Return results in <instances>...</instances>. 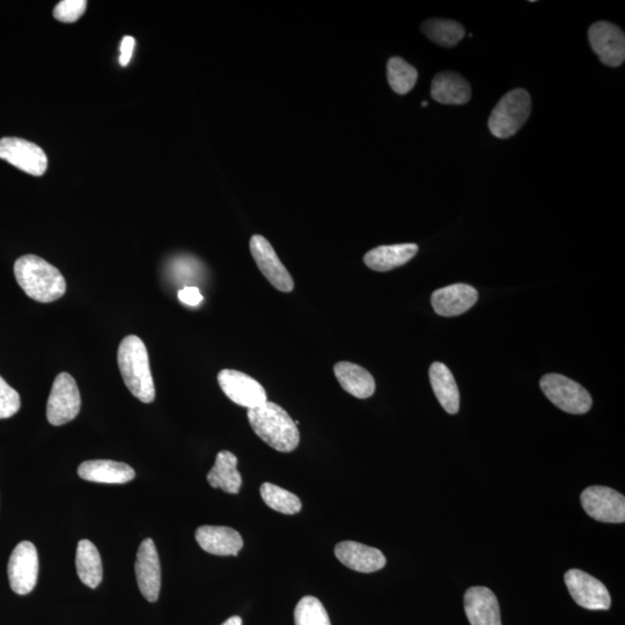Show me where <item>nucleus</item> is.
<instances>
[{"label":"nucleus","instance_id":"nucleus-30","mask_svg":"<svg viewBox=\"0 0 625 625\" xmlns=\"http://www.w3.org/2000/svg\"><path fill=\"white\" fill-rule=\"evenodd\" d=\"M20 407L19 393L0 377V419L16 415Z\"/></svg>","mask_w":625,"mask_h":625},{"label":"nucleus","instance_id":"nucleus-13","mask_svg":"<svg viewBox=\"0 0 625 625\" xmlns=\"http://www.w3.org/2000/svg\"><path fill=\"white\" fill-rule=\"evenodd\" d=\"M250 253H252L257 267L269 283L278 291L289 293L294 289V282L288 269L279 260L274 247L262 235H253L250 239Z\"/></svg>","mask_w":625,"mask_h":625},{"label":"nucleus","instance_id":"nucleus-2","mask_svg":"<svg viewBox=\"0 0 625 625\" xmlns=\"http://www.w3.org/2000/svg\"><path fill=\"white\" fill-rule=\"evenodd\" d=\"M247 417L257 437L274 450L290 453L298 447V425L278 404L267 401L260 407L248 410Z\"/></svg>","mask_w":625,"mask_h":625},{"label":"nucleus","instance_id":"nucleus-23","mask_svg":"<svg viewBox=\"0 0 625 625\" xmlns=\"http://www.w3.org/2000/svg\"><path fill=\"white\" fill-rule=\"evenodd\" d=\"M429 375L433 392L441 407L450 415L458 414L460 392L450 369L443 363H433Z\"/></svg>","mask_w":625,"mask_h":625},{"label":"nucleus","instance_id":"nucleus-1","mask_svg":"<svg viewBox=\"0 0 625 625\" xmlns=\"http://www.w3.org/2000/svg\"><path fill=\"white\" fill-rule=\"evenodd\" d=\"M14 276L29 298L42 304L53 303L62 298L66 281L61 271L42 257L25 255L14 263Z\"/></svg>","mask_w":625,"mask_h":625},{"label":"nucleus","instance_id":"nucleus-20","mask_svg":"<svg viewBox=\"0 0 625 625\" xmlns=\"http://www.w3.org/2000/svg\"><path fill=\"white\" fill-rule=\"evenodd\" d=\"M431 97L443 105H466L472 98V90L465 78L457 72H440L433 78Z\"/></svg>","mask_w":625,"mask_h":625},{"label":"nucleus","instance_id":"nucleus-17","mask_svg":"<svg viewBox=\"0 0 625 625\" xmlns=\"http://www.w3.org/2000/svg\"><path fill=\"white\" fill-rule=\"evenodd\" d=\"M465 610L472 625H502L497 597L487 587L469 588L465 594Z\"/></svg>","mask_w":625,"mask_h":625},{"label":"nucleus","instance_id":"nucleus-5","mask_svg":"<svg viewBox=\"0 0 625 625\" xmlns=\"http://www.w3.org/2000/svg\"><path fill=\"white\" fill-rule=\"evenodd\" d=\"M540 385L544 395L565 413L583 415L592 408V397L578 382L561 374H547Z\"/></svg>","mask_w":625,"mask_h":625},{"label":"nucleus","instance_id":"nucleus-15","mask_svg":"<svg viewBox=\"0 0 625 625\" xmlns=\"http://www.w3.org/2000/svg\"><path fill=\"white\" fill-rule=\"evenodd\" d=\"M335 555L347 568L362 573L379 571L387 563L385 555L379 549L354 541L338 543Z\"/></svg>","mask_w":625,"mask_h":625},{"label":"nucleus","instance_id":"nucleus-31","mask_svg":"<svg viewBox=\"0 0 625 625\" xmlns=\"http://www.w3.org/2000/svg\"><path fill=\"white\" fill-rule=\"evenodd\" d=\"M86 7L87 2L85 0H63V2L56 5L54 17L58 21L71 24V22H76L79 18H82Z\"/></svg>","mask_w":625,"mask_h":625},{"label":"nucleus","instance_id":"nucleus-27","mask_svg":"<svg viewBox=\"0 0 625 625\" xmlns=\"http://www.w3.org/2000/svg\"><path fill=\"white\" fill-rule=\"evenodd\" d=\"M388 83L400 95L409 93L415 87L418 72L413 65L401 57H392L387 64Z\"/></svg>","mask_w":625,"mask_h":625},{"label":"nucleus","instance_id":"nucleus-12","mask_svg":"<svg viewBox=\"0 0 625 625\" xmlns=\"http://www.w3.org/2000/svg\"><path fill=\"white\" fill-rule=\"evenodd\" d=\"M588 40L600 62L610 68L621 66L625 60V35L619 26L612 22H595L588 29Z\"/></svg>","mask_w":625,"mask_h":625},{"label":"nucleus","instance_id":"nucleus-8","mask_svg":"<svg viewBox=\"0 0 625 625\" xmlns=\"http://www.w3.org/2000/svg\"><path fill=\"white\" fill-rule=\"evenodd\" d=\"M0 159L34 176L47 171L48 158L40 146L17 137L0 139Z\"/></svg>","mask_w":625,"mask_h":625},{"label":"nucleus","instance_id":"nucleus-16","mask_svg":"<svg viewBox=\"0 0 625 625\" xmlns=\"http://www.w3.org/2000/svg\"><path fill=\"white\" fill-rule=\"evenodd\" d=\"M477 299L479 293L473 286L453 284L433 292L431 304L437 314L450 318L468 312Z\"/></svg>","mask_w":625,"mask_h":625},{"label":"nucleus","instance_id":"nucleus-19","mask_svg":"<svg viewBox=\"0 0 625 625\" xmlns=\"http://www.w3.org/2000/svg\"><path fill=\"white\" fill-rule=\"evenodd\" d=\"M83 480L95 483L124 484L135 479L134 468L127 463L112 460L85 461L78 468Z\"/></svg>","mask_w":625,"mask_h":625},{"label":"nucleus","instance_id":"nucleus-24","mask_svg":"<svg viewBox=\"0 0 625 625\" xmlns=\"http://www.w3.org/2000/svg\"><path fill=\"white\" fill-rule=\"evenodd\" d=\"M238 458L230 451L217 454L215 466L208 474V482L212 488L222 489L227 494H239L242 485L238 470Z\"/></svg>","mask_w":625,"mask_h":625},{"label":"nucleus","instance_id":"nucleus-18","mask_svg":"<svg viewBox=\"0 0 625 625\" xmlns=\"http://www.w3.org/2000/svg\"><path fill=\"white\" fill-rule=\"evenodd\" d=\"M195 538L207 553L217 556H238L244 547L239 532L225 526H202L197 529Z\"/></svg>","mask_w":625,"mask_h":625},{"label":"nucleus","instance_id":"nucleus-3","mask_svg":"<svg viewBox=\"0 0 625 625\" xmlns=\"http://www.w3.org/2000/svg\"><path fill=\"white\" fill-rule=\"evenodd\" d=\"M117 363L130 393L143 403H152L156 399V388L149 352L141 338L135 335L123 338L117 351Z\"/></svg>","mask_w":625,"mask_h":625},{"label":"nucleus","instance_id":"nucleus-14","mask_svg":"<svg viewBox=\"0 0 625 625\" xmlns=\"http://www.w3.org/2000/svg\"><path fill=\"white\" fill-rule=\"evenodd\" d=\"M135 569L143 597L149 602H156L161 588V566L158 550L152 539L144 540L139 546Z\"/></svg>","mask_w":625,"mask_h":625},{"label":"nucleus","instance_id":"nucleus-32","mask_svg":"<svg viewBox=\"0 0 625 625\" xmlns=\"http://www.w3.org/2000/svg\"><path fill=\"white\" fill-rule=\"evenodd\" d=\"M179 299L188 306H198L202 303L203 296L200 289L195 288V286H187L179 292Z\"/></svg>","mask_w":625,"mask_h":625},{"label":"nucleus","instance_id":"nucleus-21","mask_svg":"<svg viewBox=\"0 0 625 625\" xmlns=\"http://www.w3.org/2000/svg\"><path fill=\"white\" fill-rule=\"evenodd\" d=\"M334 373L344 391L357 399H369L375 392L374 378L362 366L341 362L334 366Z\"/></svg>","mask_w":625,"mask_h":625},{"label":"nucleus","instance_id":"nucleus-22","mask_svg":"<svg viewBox=\"0 0 625 625\" xmlns=\"http://www.w3.org/2000/svg\"><path fill=\"white\" fill-rule=\"evenodd\" d=\"M417 253L418 246L415 244L380 246L370 250L364 256V262L374 271H391L407 264Z\"/></svg>","mask_w":625,"mask_h":625},{"label":"nucleus","instance_id":"nucleus-33","mask_svg":"<svg viewBox=\"0 0 625 625\" xmlns=\"http://www.w3.org/2000/svg\"><path fill=\"white\" fill-rule=\"evenodd\" d=\"M135 46L136 40L132 36H124L120 48V64L122 66L129 65L132 55H134Z\"/></svg>","mask_w":625,"mask_h":625},{"label":"nucleus","instance_id":"nucleus-25","mask_svg":"<svg viewBox=\"0 0 625 625\" xmlns=\"http://www.w3.org/2000/svg\"><path fill=\"white\" fill-rule=\"evenodd\" d=\"M76 566L78 577L91 588H97L104 577L101 556L91 541L82 540L78 543Z\"/></svg>","mask_w":625,"mask_h":625},{"label":"nucleus","instance_id":"nucleus-28","mask_svg":"<svg viewBox=\"0 0 625 625\" xmlns=\"http://www.w3.org/2000/svg\"><path fill=\"white\" fill-rule=\"evenodd\" d=\"M261 497L270 509L283 514H297L303 507L298 496L272 483L262 484Z\"/></svg>","mask_w":625,"mask_h":625},{"label":"nucleus","instance_id":"nucleus-10","mask_svg":"<svg viewBox=\"0 0 625 625\" xmlns=\"http://www.w3.org/2000/svg\"><path fill=\"white\" fill-rule=\"evenodd\" d=\"M218 382L224 394L240 407L250 410L268 401L266 389L246 373L223 370L218 374Z\"/></svg>","mask_w":625,"mask_h":625},{"label":"nucleus","instance_id":"nucleus-9","mask_svg":"<svg viewBox=\"0 0 625 625\" xmlns=\"http://www.w3.org/2000/svg\"><path fill=\"white\" fill-rule=\"evenodd\" d=\"M580 500L585 512L594 520L607 524L625 521V498L620 492L595 485L584 490Z\"/></svg>","mask_w":625,"mask_h":625},{"label":"nucleus","instance_id":"nucleus-11","mask_svg":"<svg viewBox=\"0 0 625 625\" xmlns=\"http://www.w3.org/2000/svg\"><path fill=\"white\" fill-rule=\"evenodd\" d=\"M564 580L572 599L580 607L588 610H608L612 605L607 587L588 573L573 569L565 573Z\"/></svg>","mask_w":625,"mask_h":625},{"label":"nucleus","instance_id":"nucleus-35","mask_svg":"<svg viewBox=\"0 0 625 625\" xmlns=\"http://www.w3.org/2000/svg\"><path fill=\"white\" fill-rule=\"evenodd\" d=\"M422 106H423V107L428 106V102H426V101L422 102Z\"/></svg>","mask_w":625,"mask_h":625},{"label":"nucleus","instance_id":"nucleus-34","mask_svg":"<svg viewBox=\"0 0 625 625\" xmlns=\"http://www.w3.org/2000/svg\"><path fill=\"white\" fill-rule=\"evenodd\" d=\"M222 625H242V620L239 616L230 617L229 620H226Z\"/></svg>","mask_w":625,"mask_h":625},{"label":"nucleus","instance_id":"nucleus-26","mask_svg":"<svg viewBox=\"0 0 625 625\" xmlns=\"http://www.w3.org/2000/svg\"><path fill=\"white\" fill-rule=\"evenodd\" d=\"M423 33L441 47L452 48L465 38V28L458 21L429 19L423 22Z\"/></svg>","mask_w":625,"mask_h":625},{"label":"nucleus","instance_id":"nucleus-4","mask_svg":"<svg viewBox=\"0 0 625 625\" xmlns=\"http://www.w3.org/2000/svg\"><path fill=\"white\" fill-rule=\"evenodd\" d=\"M531 112V95L522 88H516L505 94L492 110L489 117V130L497 138H510L524 127Z\"/></svg>","mask_w":625,"mask_h":625},{"label":"nucleus","instance_id":"nucleus-6","mask_svg":"<svg viewBox=\"0 0 625 625\" xmlns=\"http://www.w3.org/2000/svg\"><path fill=\"white\" fill-rule=\"evenodd\" d=\"M82 407L77 382L69 373L57 375L47 404V418L51 425L61 426L75 419Z\"/></svg>","mask_w":625,"mask_h":625},{"label":"nucleus","instance_id":"nucleus-29","mask_svg":"<svg viewBox=\"0 0 625 625\" xmlns=\"http://www.w3.org/2000/svg\"><path fill=\"white\" fill-rule=\"evenodd\" d=\"M294 623L296 625H332L325 606L311 595L298 602L294 609Z\"/></svg>","mask_w":625,"mask_h":625},{"label":"nucleus","instance_id":"nucleus-7","mask_svg":"<svg viewBox=\"0 0 625 625\" xmlns=\"http://www.w3.org/2000/svg\"><path fill=\"white\" fill-rule=\"evenodd\" d=\"M7 573L14 593L26 595L34 590L39 577V555L32 542H20L14 548Z\"/></svg>","mask_w":625,"mask_h":625}]
</instances>
